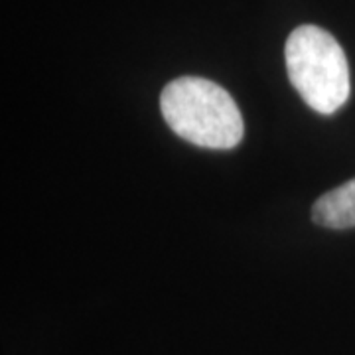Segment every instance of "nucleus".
<instances>
[{"instance_id":"3","label":"nucleus","mask_w":355,"mask_h":355,"mask_svg":"<svg viewBox=\"0 0 355 355\" xmlns=\"http://www.w3.org/2000/svg\"><path fill=\"white\" fill-rule=\"evenodd\" d=\"M312 219L320 227H355V178L320 196L312 205Z\"/></svg>"},{"instance_id":"2","label":"nucleus","mask_w":355,"mask_h":355,"mask_svg":"<svg viewBox=\"0 0 355 355\" xmlns=\"http://www.w3.org/2000/svg\"><path fill=\"white\" fill-rule=\"evenodd\" d=\"M286 71L304 103L322 114H334L349 97V65L342 46L318 26H298L286 46Z\"/></svg>"},{"instance_id":"1","label":"nucleus","mask_w":355,"mask_h":355,"mask_svg":"<svg viewBox=\"0 0 355 355\" xmlns=\"http://www.w3.org/2000/svg\"><path fill=\"white\" fill-rule=\"evenodd\" d=\"M166 125L203 148L229 150L243 139V114L223 87L203 77H180L160 95Z\"/></svg>"}]
</instances>
